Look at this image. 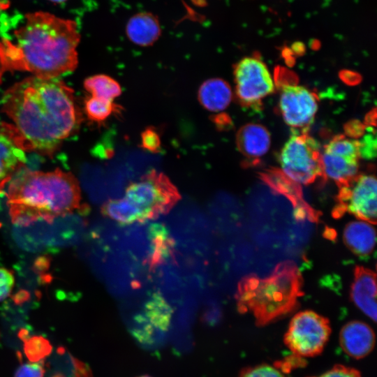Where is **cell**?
<instances>
[{
	"label": "cell",
	"mask_w": 377,
	"mask_h": 377,
	"mask_svg": "<svg viewBox=\"0 0 377 377\" xmlns=\"http://www.w3.org/2000/svg\"><path fill=\"white\" fill-rule=\"evenodd\" d=\"M1 105L27 151L42 155H52L82 120L73 90L59 77H27L4 92Z\"/></svg>",
	"instance_id": "6da1fadb"
},
{
	"label": "cell",
	"mask_w": 377,
	"mask_h": 377,
	"mask_svg": "<svg viewBox=\"0 0 377 377\" xmlns=\"http://www.w3.org/2000/svg\"><path fill=\"white\" fill-rule=\"evenodd\" d=\"M15 43L0 40L5 71H23L43 78L59 77L78 64L80 35L75 21L44 11L27 13L14 31Z\"/></svg>",
	"instance_id": "7a4b0ae2"
},
{
	"label": "cell",
	"mask_w": 377,
	"mask_h": 377,
	"mask_svg": "<svg viewBox=\"0 0 377 377\" xmlns=\"http://www.w3.org/2000/svg\"><path fill=\"white\" fill-rule=\"evenodd\" d=\"M6 193L13 223L27 226L38 221L52 222L80 207L81 191L71 172H43L25 167L8 182Z\"/></svg>",
	"instance_id": "3957f363"
},
{
	"label": "cell",
	"mask_w": 377,
	"mask_h": 377,
	"mask_svg": "<svg viewBox=\"0 0 377 377\" xmlns=\"http://www.w3.org/2000/svg\"><path fill=\"white\" fill-rule=\"evenodd\" d=\"M302 283L292 260L281 262L264 278L249 274L237 286V309L242 313H251L257 325H267L297 308L304 294Z\"/></svg>",
	"instance_id": "277c9868"
},
{
	"label": "cell",
	"mask_w": 377,
	"mask_h": 377,
	"mask_svg": "<svg viewBox=\"0 0 377 377\" xmlns=\"http://www.w3.org/2000/svg\"><path fill=\"white\" fill-rule=\"evenodd\" d=\"M124 198L137 209L143 222L167 214L181 195L166 175L151 170L128 185Z\"/></svg>",
	"instance_id": "5b68a950"
},
{
	"label": "cell",
	"mask_w": 377,
	"mask_h": 377,
	"mask_svg": "<svg viewBox=\"0 0 377 377\" xmlns=\"http://www.w3.org/2000/svg\"><path fill=\"white\" fill-rule=\"evenodd\" d=\"M283 174L297 184L325 179L318 142L306 133H295L284 144L279 157Z\"/></svg>",
	"instance_id": "8992f818"
},
{
	"label": "cell",
	"mask_w": 377,
	"mask_h": 377,
	"mask_svg": "<svg viewBox=\"0 0 377 377\" xmlns=\"http://www.w3.org/2000/svg\"><path fill=\"white\" fill-rule=\"evenodd\" d=\"M331 334L329 320L311 310L298 312L283 337L287 348L298 357H312L324 350Z\"/></svg>",
	"instance_id": "52a82bcc"
},
{
	"label": "cell",
	"mask_w": 377,
	"mask_h": 377,
	"mask_svg": "<svg viewBox=\"0 0 377 377\" xmlns=\"http://www.w3.org/2000/svg\"><path fill=\"white\" fill-rule=\"evenodd\" d=\"M376 179L371 174L357 175L348 183L339 187L332 216L339 219L346 213L376 224Z\"/></svg>",
	"instance_id": "ba28073f"
},
{
	"label": "cell",
	"mask_w": 377,
	"mask_h": 377,
	"mask_svg": "<svg viewBox=\"0 0 377 377\" xmlns=\"http://www.w3.org/2000/svg\"><path fill=\"white\" fill-rule=\"evenodd\" d=\"M233 73L235 94L244 105H256L274 90L267 66L258 57L243 58L235 64Z\"/></svg>",
	"instance_id": "9c48e42d"
},
{
	"label": "cell",
	"mask_w": 377,
	"mask_h": 377,
	"mask_svg": "<svg viewBox=\"0 0 377 377\" xmlns=\"http://www.w3.org/2000/svg\"><path fill=\"white\" fill-rule=\"evenodd\" d=\"M360 158L358 140L344 135L334 137L321 154L325 179H331L338 187L346 184L357 175Z\"/></svg>",
	"instance_id": "30bf717a"
},
{
	"label": "cell",
	"mask_w": 377,
	"mask_h": 377,
	"mask_svg": "<svg viewBox=\"0 0 377 377\" xmlns=\"http://www.w3.org/2000/svg\"><path fill=\"white\" fill-rule=\"evenodd\" d=\"M279 110L284 121L294 128H306L318 110L316 96L304 87L288 84L283 86Z\"/></svg>",
	"instance_id": "8fae6325"
},
{
	"label": "cell",
	"mask_w": 377,
	"mask_h": 377,
	"mask_svg": "<svg viewBox=\"0 0 377 377\" xmlns=\"http://www.w3.org/2000/svg\"><path fill=\"white\" fill-rule=\"evenodd\" d=\"M27 152L24 142L15 127L0 122V191L24 167Z\"/></svg>",
	"instance_id": "7c38bea8"
},
{
	"label": "cell",
	"mask_w": 377,
	"mask_h": 377,
	"mask_svg": "<svg viewBox=\"0 0 377 377\" xmlns=\"http://www.w3.org/2000/svg\"><path fill=\"white\" fill-rule=\"evenodd\" d=\"M263 180L275 192L286 197L293 206L294 217L299 221H319L320 213L304 199L300 185L279 170H269L262 175Z\"/></svg>",
	"instance_id": "4fadbf2b"
},
{
	"label": "cell",
	"mask_w": 377,
	"mask_h": 377,
	"mask_svg": "<svg viewBox=\"0 0 377 377\" xmlns=\"http://www.w3.org/2000/svg\"><path fill=\"white\" fill-rule=\"evenodd\" d=\"M339 343L348 356L357 360L364 358L374 349V332L368 324L362 321L348 322L340 331Z\"/></svg>",
	"instance_id": "5bb4252c"
},
{
	"label": "cell",
	"mask_w": 377,
	"mask_h": 377,
	"mask_svg": "<svg viewBox=\"0 0 377 377\" xmlns=\"http://www.w3.org/2000/svg\"><path fill=\"white\" fill-rule=\"evenodd\" d=\"M350 298L366 316L376 320V274L362 266H356L350 288Z\"/></svg>",
	"instance_id": "9a60e30c"
},
{
	"label": "cell",
	"mask_w": 377,
	"mask_h": 377,
	"mask_svg": "<svg viewBox=\"0 0 377 377\" xmlns=\"http://www.w3.org/2000/svg\"><path fill=\"white\" fill-rule=\"evenodd\" d=\"M237 145L245 156L258 158L264 156L270 147V134L263 125L248 124L237 132Z\"/></svg>",
	"instance_id": "2e32d148"
},
{
	"label": "cell",
	"mask_w": 377,
	"mask_h": 377,
	"mask_svg": "<svg viewBox=\"0 0 377 377\" xmlns=\"http://www.w3.org/2000/svg\"><path fill=\"white\" fill-rule=\"evenodd\" d=\"M343 238L347 247L360 257L369 256L375 248V229L364 221L348 223L344 228Z\"/></svg>",
	"instance_id": "e0dca14e"
},
{
	"label": "cell",
	"mask_w": 377,
	"mask_h": 377,
	"mask_svg": "<svg viewBox=\"0 0 377 377\" xmlns=\"http://www.w3.org/2000/svg\"><path fill=\"white\" fill-rule=\"evenodd\" d=\"M198 98L201 105L208 111L218 112L225 110L232 98L229 84L221 78H211L200 87Z\"/></svg>",
	"instance_id": "ac0fdd59"
},
{
	"label": "cell",
	"mask_w": 377,
	"mask_h": 377,
	"mask_svg": "<svg viewBox=\"0 0 377 377\" xmlns=\"http://www.w3.org/2000/svg\"><path fill=\"white\" fill-rule=\"evenodd\" d=\"M126 32L131 42L145 47L151 45L158 39L161 29L155 15L149 13H140L129 20Z\"/></svg>",
	"instance_id": "d6986e66"
},
{
	"label": "cell",
	"mask_w": 377,
	"mask_h": 377,
	"mask_svg": "<svg viewBox=\"0 0 377 377\" xmlns=\"http://www.w3.org/2000/svg\"><path fill=\"white\" fill-rule=\"evenodd\" d=\"M84 87L91 97L101 100L113 101L121 93L120 84L111 77L103 74L87 78Z\"/></svg>",
	"instance_id": "ffe728a7"
},
{
	"label": "cell",
	"mask_w": 377,
	"mask_h": 377,
	"mask_svg": "<svg viewBox=\"0 0 377 377\" xmlns=\"http://www.w3.org/2000/svg\"><path fill=\"white\" fill-rule=\"evenodd\" d=\"M101 212L110 219L123 224L142 222L139 212L124 197L108 200L103 205Z\"/></svg>",
	"instance_id": "44dd1931"
},
{
	"label": "cell",
	"mask_w": 377,
	"mask_h": 377,
	"mask_svg": "<svg viewBox=\"0 0 377 377\" xmlns=\"http://www.w3.org/2000/svg\"><path fill=\"white\" fill-rule=\"evenodd\" d=\"M149 237L151 243L149 263L153 266L158 264L170 253L173 243L165 228L161 224L151 225Z\"/></svg>",
	"instance_id": "7402d4cb"
},
{
	"label": "cell",
	"mask_w": 377,
	"mask_h": 377,
	"mask_svg": "<svg viewBox=\"0 0 377 377\" xmlns=\"http://www.w3.org/2000/svg\"><path fill=\"white\" fill-rule=\"evenodd\" d=\"M119 107L113 101L101 100L90 96L84 103V110L88 118L96 122L106 120L112 114L117 112Z\"/></svg>",
	"instance_id": "603a6c76"
},
{
	"label": "cell",
	"mask_w": 377,
	"mask_h": 377,
	"mask_svg": "<svg viewBox=\"0 0 377 377\" xmlns=\"http://www.w3.org/2000/svg\"><path fill=\"white\" fill-rule=\"evenodd\" d=\"M237 377H286L276 367L261 364L244 368Z\"/></svg>",
	"instance_id": "cb8c5ba5"
},
{
	"label": "cell",
	"mask_w": 377,
	"mask_h": 377,
	"mask_svg": "<svg viewBox=\"0 0 377 377\" xmlns=\"http://www.w3.org/2000/svg\"><path fill=\"white\" fill-rule=\"evenodd\" d=\"M161 139L153 128H147L141 133L142 147L151 153H158L161 148Z\"/></svg>",
	"instance_id": "d4e9b609"
},
{
	"label": "cell",
	"mask_w": 377,
	"mask_h": 377,
	"mask_svg": "<svg viewBox=\"0 0 377 377\" xmlns=\"http://www.w3.org/2000/svg\"><path fill=\"white\" fill-rule=\"evenodd\" d=\"M45 369L40 362H30L20 365L15 371L14 377H44Z\"/></svg>",
	"instance_id": "484cf974"
},
{
	"label": "cell",
	"mask_w": 377,
	"mask_h": 377,
	"mask_svg": "<svg viewBox=\"0 0 377 377\" xmlns=\"http://www.w3.org/2000/svg\"><path fill=\"white\" fill-rule=\"evenodd\" d=\"M14 284L13 273L6 268L0 267V302L10 294Z\"/></svg>",
	"instance_id": "4316f807"
},
{
	"label": "cell",
	"mask_w": 377,
	"mask_h": 377,
	"mask_svg": "<svg viewBox=\"0 0 377 377\" xmlns=\"http://www.w3.org/2000/svg\"><path fill=\"white\" fill-rule=\"evenodd\" d=\"M316 377H362L357 369L343 364H336L332 368Z\"/></svg>",
	"instance_id": "83f0119b"
},
{
	"label": "cell",
	"mask_w": 377,
	"mask_h": 377,
	"mask_svg": "<svg viewBox=\"0 0 377 377\" xmlns=\"http://www.w3.org/2000/svg\"><path fill=\"white\" fill-rule=\"evenodd\" d=\"M376 142L375 133L373 135L371 131L365 135L361 140H358L360 157L368 159L374 158L376 155Z\"/></svg>",
	"instance_id": "f1b7e54d"
},
{
	"label": "cell",
	"mask_w": 377,
	"mask_h": 377,
	"mask_svg": "<svg viewBox=\"0 0 377 377\" xmlns=\"http://www.w3.org/2000/svg\"><path fill=\"white\" fill-rule=\"evenodd\" d=\"M5 71H6L4 69V67L3 66V64H2V61H1V57H0V84L1 82V79H2L3 74V73Z\"/></svg>",
	"instance_id": "f546056e"
},
{
	"label": "cell",
	"mask_w": 377,
	"mask_h": 377,
	"mask_svg": "<svg viewBox=\"0 0 377 377\" xmlns=\"http://www.w3.org/2000/svg\"><path fill=\"white\" fill-rule=\"evenodd\" d=\"M50 1L53 3H61L66 1V0H50Z\"/></svg>",
	"instance_id": "4dcf8cb0"
},
{
	"label": "cell",
	"mask_w": 377,
	"mask_h": 377,
	"mask_svg": "<svg viewBox=\"0 0 377 377\" xmlns=\"http://www.w3.org/2000/svg\"><path fill=\"white\" fill-rule=\"evenodd\" d=\"M138 377H151L149 375H142V376H138Z\"/></svg>",
	"instance_id": "1f68e13d"
},
{
	"label": "cell",
	"mask_w": 377,
	"mask_h": 377,
	"mask_svg": "<svg viewBox=\"0 0 377 377\" xmlns=\"http://www.w3.org/2000/svg\"><path fill=\"white\" fill-rule=\"evenodd\" d=\"M1 8V3H0V9Z\"/></svg>",
	"instance_id": "d6a6232c"
}]
</instances>
